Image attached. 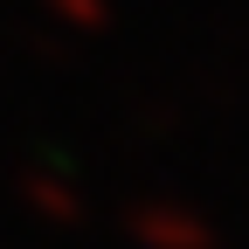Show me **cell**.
<instances>
[{
  "label": "cell",
  "instance_id": "3",
  "mask_svg": "<svg viewBox=\"0 0 249 249\" xmlns=\"http://www.w3.org/2000/svg\"><path fill=\"white\" fill-rule=\"evenodd\" d=\"M49 14H62L70 28H90V35L111 21V7H104V0H49Z\"/></svg>",
  "mask_w": 249,
  "mask_h": 249
},
{
  "label": "cell",
  "instance_id": "2",
  "mask_svg": "<svg viewBox=\"0 0 249 249\" xmlns=\"http://www.w3.org/2000/svg\"><path fill=\"white\" fill-rule=\"evenodd\" d=\"M21 201L35 208L42 222H76V214H83V208H76V194H70L62 180H49V173H28V180H21Z\"/></svg>",
  "mask_w": 249,
  "mask_h": 249
},
{
  "label": "cell",
  "instance_id": "1",
  "mask_svg": "<svg viewBox=\"0 0 249 249\" xmlns=\"http://www.w3.org/2000/svg\"><path fill=\"white\" fill-rule=\"evenodd\" d=\"M132 235H139L145 249H214V229L201 222V214L166 208V201H145V208H132Z\"/></svg>",
  "mask_w": 249,
  "mask_h": 249
}]
</instances>
